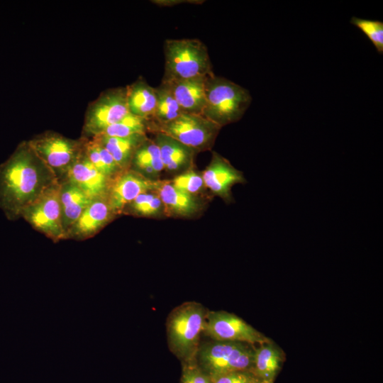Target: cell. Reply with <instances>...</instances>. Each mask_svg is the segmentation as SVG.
<instances>
[{
    "mask_svg": "<svg viewBox=\"0 0 383 383\" xmlns=\"http://www.w3.org/2000/svg\"><path fill=\"white\" fill-rule=\"evenodd\" d=\"M57 182L56 174L28 141H23L0 165V209L9 219H15Z\"/></svg>",
    "mask_w": 383,
    "mask_h": 383,
    "instance_id": "6da1fadb",
    "label": "cell"
},
{
    "mask_svg": "<svg viewBox=\"0 0 383 383\" xmlns=\"http://www.w3.org/2000/svg\"><path fill=\"white\" fill-rule=\"evenodd\" d=\"M162 82H170L214 74L206 45L197 38L167 39Z\"/></svg>",
    "mask_w": 383,
    "mask_h": 383,
    "instance_id": "7a4b0ae2",
    "label": "cell"
},
{
    "mask_svg": "<svg viewBox=\"0 0 383 383\" xmlns=\"http://www.w3.org/2000/svg\"><path fill=\"white\" fill-rule=\"evenodd\" d=\"M208 311L202 304L188 301L176 307L167 318L169 348L182 363L194 360Z\"/></svg>",
    "mask_w": 383,
    "mask_h": 383,
    "instance_id": "3957f363",
    "label": "cell"
},
{
    "mask_svg": "<svg viewBox=\"0 0 383 383\" xmlns=\"http://www.w3.org/2000/svg\"><path fill=\"white\" fill-rule=\"evenodd\" d=\"M205 95L201 115L221 128L238 121L252 101L248 89L215 74L206 79Z\"/></svg>",
    "mask_w": 383,
    "mask_h": 383,
    "instance_id": "277c9868",
    "label": "cell"
},
{
    "mask_svg": "<svg viewBox=\"0 0 383 383\" xmlns=\"http://www.w3.org/2000/svg\"><path fill=\"white\" fill-rule=\"evenodd\" d=\"M255 346L248 343L218 341L200 343L196 365L209 377L235 371H252Z\"/></svg>",
    "mask_w": 383,
    "mask_h": 383,
    "instance_id": "5b68a950",
    "label": "cell"
},
{
    "mask_svg": "<svg viewBox=\"0 0 383 383\" xmlns=\"http://www.w3.org/2000/svg\"><path fill=\"white\" fill-rule=\"evenodd\" d=\"M221 127L201 114L183 113L174 121L155 127L196 152L211 149Z\"/></svg>",
    "mask_w": 383,
    "mask_h": 383,
    "instance_id": "8992f818",
    "label": "cell"
},
{
    "mask_svg": "<svg viewBox=\"0 0 383 383\" xmlns=\"http://www.w3.org/2000/svg\"><path fill=\"white\" fill-rule=\"evenodd\" d=\"M29 145L57 177L66 173L77 160L84 144V138L74 140L53 131H46L28 140Z\"/></svg>",
    "mask_w": 383,
    "mask_h": 383,
    "instance_id": "52a82bcc",
    "label": "cell"
},
{
    "mask_svg": "<svg viewBox=\"0 0 383 383\" xmlns=\"http://www.w3.org/2000/svg\"><path fill=\"white\" fill-rule=\"evenodd\" d=\"M128 113L126 87L110 88L90 102L86 110L83 132L87 138L99 135Z\"/></svg>",
    "mask_w": 383,
    "mask_h": 383,
    "instance_id": "ba28073f",
    "label": "cell"
},
{
    "mask_svg": "<svg viewBox=\"0 0 383 383\" xmlns=\"http://www.w3.org/2000/svg\"><path fill=\"white\" fill-rule=\"evenodd\" d=\"M60 194V184L58 182L21 214L35 229L55 240L66 237L62 223Z\"/></svg>",
    "mask_w": 383,
    "mask_h": 383,
    "instance_id": "9c48e42d",
    "label": "cell"
},
{
    "mask_svg": "<svg viewBox=\"0 0 383 383\" xmlns=\"http://www.w3.org/2000/svg\"><path fill=\"white\" fill-rule=\"evenodd\" d=\"M204 333L213 340L256 346L270 340L240 317L225 311H208Z\"/></svg>",
    "mask_w": 383,
    "mask_h": 383,
    "instance_id": "30bf717a",
    "label": "cell"
},
{
    "mask_svg": "<svg viewBox=\"0 0 383 383\" xmlns=\"http://www.w3.org/2000/svg\"><path fill=\"white\" fill-rule=\"evenodd\" d=\"M121 173L110 183L106 194L113 213L122 211L140 194L155 192L160 182L145 177L133 169L123 170Z\"/></svg>",
    "mask_w": 383,
    "mask_h": 383,
    "instance_id": "8fae6325",
    "label": "cell"
},
{
    "mask_svg": "<svg viewBox=\"0 0 383 383\" xmlns=\"http://www.w3.org/2000/svg\"><path fill=\"white\" fill-rule=\"evenodd\" d=\"M201 174L205 187L228 204L233 201L232 187L246 182L243 173L216 152H213L210 163Z\"/></svg>",
    "mask_w": 383,
    "mask_h": 383,
    "instance_id": "7c38bea8",
    "label": "cell"
},
{
    "mask_svg": "<svg viewBox=\"0 0 383 383\" xmlns=\"http://www.w3.org/2000/svg\"><path fill=\"white\" fill-rule=\"evenodd\" d=\"M67 179L91 199L106 196L111 183V179L90 162L84 148L77 160L67 171Z\"/></svg>",
    "mask_w": 383,
    "mask_h": 383,
    "instance_id": "4fadbf2b",
    "label": "cell"
},
{
    "mask_svg": "<svg viewBox=\"0 0 383 383\" xmlns=\"http://www.w3.org/2000/svg\"><path fill=\"white\" fill-rule=\"evenodd\" d=\"M160 198L165 213L178 217H192L201 209L194 195L175 187L171 182L160 181L155 192Z\"/></svg>",
    "mask_w": 383,
    "mask_h": 383,
    "instance_id": "5bb4252c",
    "label": "cell"
},
{
    "mask_svg": "<svg viewBox=\"0 0 383 383\" xmlns=\"http://www.w3.org/2000/svg\"><path fill=\"white\" fill-rule=\"evenodd\" d=\"M154 133L153 141L159 148L164 170L182 172L191 168L195 150L161 132Z\"/></svg>",
    "mask_w": 383,
    "mask_h": 383,
    "instance_id": "9a60e30c",
    "label": "cell"
},
{
    "mask_svg": "<svg viewBox=\"0 0 383 383\" xmlns=\"http://www.w3.org/2000/svg\"><path fill=\"white\" fill-rule=\"evenodd\" d=\"M113 214L106 196L93 199L73 225L67 236L83 238L92 235L109 222Z\"/></svg>",
    "mask_w": 383,
    "mask_h": 383,
    "instance_id": "2e32d148",
    "label": "cell"
},
{
    "mask_svg": "<svg viewBox=\"0 0 383 383\" xmlns=\"http://www.w3.org/2000/svg\"><path fill=\"white\" fill-rule=\"evenodd\" d=\"M206 78H194L165 83L169 85L184 113L201 115L206 104Z\"/></svg>",
    "mask_w": 383,
    "mask_h": 383,
    "instance_id": "e0dca14e",
    "label": "cell"
},
{
    "mask_svg": "<svg viewBox=\"0 0 383 383\" xmlns=\"http://www.w3.org/2000/svg\"><path fill=\"white\" fill-rule=\"evenodd\" d=\"M284 360V351L270 339L255 346L252 372L259 379L274 383Z\"/></svg>",
    "mask_w": 383,
    "mask_h": 383,
    "instance_id": "ac0fdd59",
    "label": "cell"
},
{
    "mask_svg": "<svg viewBox=\"0 0 383 383\" xmlns=\"http://www.w3.org/2000/svg\"><path fill=\"white\" fill-rule=\"evenodd\" d=\"M60 200L62 226L67 236L73 225L93 199L67 180L60 184Z\"/></svg>",
    "mask_w": 383,
    "mask_h": 383,
    "instance_id": "d6986e66",
    "label": "cell"
},
{
    "mask_svg": "<svg viewBox=\"0 0 383 383\" xmlns=\"http://www.w3.org/2000/svg\"><path fill=\"white\" fill-rule=\"evenodd\" d=\"M126 87L128 112L136 116L151 120L156 105L155 87L139 77Z\"/></svg>",
    "mask_w": 383,
    "mask_h": 383,
    "instance_id": "ffe728a7",
    "label": "cell"
},
{
    "mask_svg": "<svg viewBox=\"0 0 383 383\" xmlns=\"http://www.w3.org/2000/svg\"><path fill=\"white\" fill-rule=\"evenodd\" d=\"M91 138H94L111 155L117 165L123 171L131 166L135 151L148 137L143 134L125 138L100 135Z\"/></svg>",
    "mask_w": 383,
    "mask_h": 383,
    "instance_id": "44dd1931",
    "label": "cell"
},
{
    "mask_svg": "<svg viewBox=\"0 0 383 383\" xmlns=\"http://www.w3.org/2000/svg\"><path fill=\"white\" fill-rule=\"evenodd\" d=\"M155 92L156 105L151 119L154 123V129L156 126L174 121L184 113L167 83L161 82L155 87Z\"/></svg>",
    "mask_w": 383,
    "mask_h": 383,
    "instance_id": "7402d4cb",
    "label": "cell"
},
{
    "mask_svg": "<svg viewBox=\"0 0 383 383\" xmlns=\"http://www.w3.org/2000/svg\"><path fill=\"white\" fill-rule=\"evenodd\" d=\"M153 128L154 123L152 120L143 118L128 112L121 120L109 126L100 135L125 138L136 134L146 135L148 132H153Z\"/></svg>",
    "mask_w": 383,
    "mask_h": 383,
    "instance_id": "603a6c76",
    "label": "cell"
},
{
    "mask_svg": "<svg viewBox=\"0 0 383 383\" xmlns=\"http://www.w3.org/2000/svg\"><path fill=\"white\" fill-rule=\"evenodd\" d=\"M84 150L90 162L109 178L122 172L111 155L94 138H84Z\"/></svg>",
    "mask_w": 383,
    "mask_h": 383,
    "instance_id": "cb8c5ba5",
    "label": "cell"
},
{
    "mask_svg": "<svg viewBox=\"0 0 383 383\" xmlns=\"http://www.w3.org/2000/svg\"><path fill=\"white\" fill-rule=\"evenodd\" d=\"M131 165L133 167V170L145 165H150L157 174L164 170L159 148L153 140L148 138L135 151Z\"/></svg>",
    "mask_w": 383,
    "mask_h": 383,
    "instance_id": "d4e9b609",
    "label": "cell"
},
{
    "mask_svg": "<svg viewBox=\"0 0 383 383\" xmlns=\"http://www.w3.org/2000/svg\"><path fill=\"white\" fill-rule=\"evenodd\" d=\"M350 23L357 27L371 41L379 54L383 53V22L352 17Z\"/></svg>",
    "mask_w": 383,
    "mask_h": 383,
    "instance_id": "484cf974",
    "label": "cell"
},
{
    "mask_svg": "<svg viewBox=\"0 0 383 383\" xmlns=\"http://www.w3.org/2000/svg\"><path fill=\"white\" fill-rule=\"evenodd\" d=\"M170 182L177 189L193 195L206 187L202 174L192 168L181 172Z\"/></svg>",
    "mask_w": 383,
    "mask_h": 383,
    "instance_id": "4316f807",
    "label": "cell"
},
{
    "mask_svg": "<svg viewBox=\"0 0 383 383\" xmlns=\"http://www.w3.org/2000/svg\"><path fill=\"white\" fill-rule=\"evenodd\" d=\"M180 383H212L206 374L194 360L183 363Z\"/></svg>",
    "mask_w": 383,
    "mask_h": 383,
    "instance_id": "83f0119b",
    "label": "cell"
},
{
    "mask_svg": "<svg viewBox=\"0 0 383 383\" xmlns=\"http://www.w3.org/2000/svg\"><path fill=\"white\" fill-rule=\"evenodd\" d=\"M212 383H255L259 379L252 371H235L210 377Z\"/></svg>",
    "mask_w": 383,
    "mask_h": 383,
    "instance_id": "f1b7e54d",
    "label": "cell"
},
{
    "mask_svg": "<svg viewBox=\"0 0 383 383\" xmlns=\"http://www.w3.org/2000/svg\"><path fill=\"white\" fill-rule=\"evenodd\" d=\"M165 213V208L159 196L156 194L152 200L140 208L135 215L154 217Z\"/></svg>",
    "mask_w": 383,
    "mask_h": 383,
    "instance_id": "f546056e",
    "label": "cell"
},
{
    "mask_svg": "<svg viewBox=\"0 0 383 383\" xmlns=\"http://www.w3.org/2000/svg\"><path fill=\"white\" fill-rule=\"evenodd\" d=\"M255 383H273V382H267V381L259 380V381H257V382H255Z\"/></svg>",
    "mask_w": 383,
    "mask_h": 383,
    "instance_id": "4dcf8cb0",
    "label": "cell"
}]
</instances>
